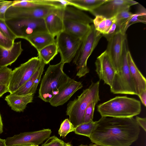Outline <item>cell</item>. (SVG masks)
<instances>
[{"mask_svg":"<svg viewBox=\"0 0 146 146\" xmlns=\"http://www.w3.org/2000/svg\"><path fill=\"white\" fill-rule=\"evenodd\" d=\"M89 138L99 146H130L138 139L139 126L133 117H102Z\"/></svg>","mask_w":146,"mask_h":146,"instance_id":"6da1fadb","label":"cell"},{"mask_svg":"<svg viewBox=\"0 0 146 146\" xmlns=\"http://www.w3.org/2000/svg\"><path fill=\"white\" fill-rule=\"evenodd\" d=\"M64 63L60 61L54 65H50L41 80L38 97L49 102L66 85L70 78L63 71Z\"/></svg>","mask_w":146,"mask_h":146,"instance_id":"7a4b0ae2","label":"cell"},{"mask_svg":"<svg viewBox=\"0 0 146 146\" xmlns=\"http://www.w3.org/2000/svg\"><path fill=\"white\" fill-rule=\"evenodd\" d=\"M97 110L102 117L129 118L139 114L141 106L135 98L117 96L98 105Z\"/></svg>","mask_w":146,"mask_h":146,"instance_id":"3957f363","label":"cell"},{"mask_svg":"<svg viewBox=\"0 0 146 146\" xmlns=\"http://www.w3.org/2000/svg\"><path fill=\"white\" fill-rule=\"evenodd\" d=\"M100 81L92 82L77 98L70 101L67 105L66 114L75 127L84 123L86 109L92 102L100 100L99 95Z\"/></svg>","mask_w":146,"mask_h":146,"instance_id":"277c9868","label":"cell"},{"mask_svg":"<svg viewBox=\"0 0 146 146\" xmlns=\"http://www.w3.org/2000/svg\"><path fill=\"white\" fill-rule=\"evenodd\" d=\"M126 36L123 40L119 70L115 73L111 86V92L114 94L137 95L135 84L129 68L127 53L129 50Z\"/></svg>","mask_w":146,"mask_h":146,"instance_id":"5b68a950","label":"cell"},{"mask_svg":"<svg viewBox=\"0 0 146 146\" xmlns=\"http://www.w3.org/2000/svg\"><path fill=\"white\" fill-rule=\"evenodd\" d=\"M84 38L74 58L76 66V75L79 78L84 76L89 72L87 63L88 59L97 45L102 35L96 30L93 25Z\"/></svg>","mask_w":146,"mask_h":146,"instance_id":"8992f818","label":"cell"},{"mask_svg":"<svg viewBox=\"0 0 146 146\" xmlns=\"http://www.w3.org/2000/svg\"><path fill=\"white\" fill-rule=\"evenodd\" d=\"M44 63L38 56L32 57L12 70L8 86L9 92L13 93L34 74Z\"/></svg>","mask_w":146,"mask_h":146,"instance_id":"52a82bcc","label":"cell"},{"mask_svg":"<svg viewBox=\"0 0 146 146\" xmlns=\"http://www.w3.org/2000/svg\"><path fill=\"white\" fill-rule=\"evenodd\" d=\"M8 27L17 38L25 39L33 34L48 32L43 19L22 18L5 20Z\"/></svg>","mask_w":146,"mask_h":146,"instance_id":"ba28073f","label":"cell"},{"mask_svg":"<svg viewBox=\"0 0 146 146\" xmlns=\"http://www.w3.org/2000/svg\"><path fill=\"white\" fill-rule=\"evenodd\" d=\"M82 40L64 31L57 35L56 43L61 61L64 64L70 63L75 56Z\"/></svg>","mask_w":146,"mask_h":146,"instance_id":"9c48e42d","label":"cell"},{"mask_svg":"<svg viewBox=\"0 0 146 146\" xmlns=\"http://www.w3.org/2000/svg\"><path fill=\"white\" fill-rule=\"evenodd\" d=\"M52 133L50 129L21 133L5 139L6 146H38L49 138Z\"/></svg>","mask_w":146,"mask_h":146,"instance_id":"30bf717a","label":"cell"},{"mask_svg":"<svg viewBox=\"0 0 146 146\" xmlns=\"http://www.w3.org/2000/svg\"><path fill=\"white\" fill-rule=\"evenodd\" d=\"M138 3L131 0H106L90 12L94 16L100 15L107 18L115 17L119 13Z\"/></svg>","mask_w":146,"mask_h":146,"instance_id":"8fae6325","label":"cell"},{"mask_svg":"<svg viewBox=\"0 0 146 146\" xmlns=\"http://www.w3.org/2000/svg\"><path fill=\"white\" fill-rule=\"evenodd\" d=\"M55 9L51 7L26 8L11 6L6 11L5 20L22 18L43 19Z\"/></svg>","mask_w":146,"mask_h":146,"instance_id":"7c38bea8","label":"cell"},{"mask_svg":"<svg viewBox=\"0 0 146 146\" xmlns=\"http://www.w3.org/2000/svg\"><path fill=\"white\" fill-rule=\"evenodd\" d=\"M95 64L100 79L111 87L116 71L106 50L97 57Z\"/></svg>","mask_w":146,"mask_h":146,"instance_id":"4fadbf2b","label":"cell"},{"mask_svg":"<svg viewBox=\"0 0 146 146\" xmlns=\"http://www.w3.org/2000/svg\"><path fill=\"white\" fill-rule=\"evenodd\" d=\"M126 36V34L119 31L108 40V43L106 50L116 72L120 68L122 44Z\"/></svg>","mask_w":146,"mask_h":146,"instance_id":"5bb4252c","label":"cell"},{"mask_svg":"<svg viewBox=\"0 0 146 146\" xmlns=\"http://www.w3.org/2000/svg\"><path fill=\"white\" fill-rule=\"evenodd\" d=\"M83 87L82 83L70 78L58 93L50 100L49 103L52 106H61L67 102L78 90Z\"/></svg>","mask_w":146,"mask_h":146,"instance_id":"9a60e30c","label":"cell"},{"mask_svg":"<svg viewBox=\"0 0 146 146\" xmlns=\"http://www.w3.org/2000/svg\"><path fill=\"white\" fill-rule=\"evenodd\" d=\"M43 19L48 32L54 37L64 31L63 19L58 9H54Z\"/></svg>","mask_w":146,"mask_h":146,"instance_id":"2e32d148","label":"cell"},{"mask_svg":"<svg viewBox=\"0 0 146 146\" xmlns=\"http://www.w3.org/2000/svg\"><path fill=\"white\" fill-rule=\"evenodd\" d=\"M23 51L20 41L14 42L11 47L9 49L0 46V68L11 65L17 60Z\"/></svg>","mask_w":146,"mask_h":146,"instance_id":"e0dca14e","label":"cell"},{"mask_svg":"<svg viewBox=\"0 0 146 146\" xmlns=\"http://www.w3.org/2000/svg\"><path fill=\"white\" fill-rule=\"evenodd\" d=\"M45 65V64L43 63L33 76L13 94L19 95L31 94H34L40 81Z\"/></svg>","mask_w":146,"mask_h":146,"instance_id":"ac0fdd59","label":"cell"},{"mask_svg":"<svg viewBox=\"0 0 146 146\" xmlns=\"http://www.w3.org/2000/svg\"><path fill=\"white\" fill-rule=\"evenodd\" d=\"M34 94L19 95L13 93L6 96L5 100L13 111L17 112H23L27 105L33 102Z\"/></svg>","mask_w":146,"mask_h":146,"instance_id":"d6986e66","label":"cell"},{"mask_svg":"<svg viewBox=\"0 0 146 146\" xmlns=\"http://www.w3.org/2000/svg\"><path fill=\"white\" fill-rule=\"evenodd\" d=\"M127 58L130 74L135 84L138 96L146 90V80L135 64L129 50L127 53Z\"/></svg>","mask_w":146,"mask_h":146,"instance_id":"ffe728a7","label":"cell"},{"mask_svg":"<svg viewBox=\"0 0 146 146\" xmlns=\"http://www.w3.org/2000/svg\"><path fill=\"white\" fill-rule=\"evenodd\" d=\"M63 20L75 21L89 24L93 19L80 10L68 5L62 9H58Z\"/></svg>","mask_w":146,"mask_h":146,"instance_id":"44dd1931","label":"cell"},{"mask_svg":"<svg viewBox=\"0 0 146 146\" xmlns=\"http://www.w3.org/2000/svg\"><path fill=\"white\" fill-rule=\"evenodd\" d=\"M64 31L82 40L90 30L91 25L75 21L63 20Z\"/></svg>","mask_w":146,"mask_h":146,"instance_id":"7402d4cb","label":"cell"},{"mask_svg":"<svg viewBox=\"0 0 146 146\" xmlns=\"http://www.w3.org/2000/svg\"><path fill=\"white\" fill-rule=\"evenodd\" d=\"M54 37L48 32H43L33 34L25 39L28 41L38 52L46 46L55 43Z\"/></svg>","mask_w":146,"mask_h":146,"instance_id":"603a6c76","label":"cell"},{"mask_svg":"<svg viewBox=\"0 0 146 146\" xmlns=\"http://www.w3.org/2000/svg\"><path fill=\"white\" fill-rule=\"evenodd\" d=\"M69 5L80 10L90 12L96 9L106 0H67Z\"/></svg>","mask_w":146,"mask_h":146,"instance_id":"cb8c5ba5","label":"cell"},{"mask_svg":"<svg viewBox=\"0 0 146 146\" xmlns=\"http://www.w3.org/2000/svg\"><path fill=\"white\" fill-rule=\"evenodd\" d=\"M116 21L115 16L107 18L102 16L97 15L93 19V23L95 29L104 36L107 34L113 24Z\"/></svg>","mask_w":146,"mask_h":146,"instance_id":"d4e9b609","label":"cell"},{"mask_svg":"<svg viewBox=\"0 0 146 146\" xmlns=\"http://www.w3.org/2000/svg\"><path fill=\"white\" fill-rule=\"evenodd\" d=\"M38 56L45 64H48L58 53L55 43L48 45L38 52Z\"/></svg>","mask_w":146,"mask_h":146,"instance_id":"484cf974","label":"cell"},{"mask_svg":"<svg viewBox=\"0 0 146 146\" xmlns=\"http://www.w3.org/2000/svg\"><path fill=\"white\" fill-rule=\"evenodd\" d=\"M129 9L123 10L115 16L116 23L119 31L125 35L128 28V25L133 14L129 11Z\"/></svg>","mask_w":146,"mask_h":146,"instance_id":"4316f807","label":"cell"},{"mask_svg":"<svg viewBox=\"0 0 146 146\" xmlns=\"http://www.w3.org/2000/svg\"><path fill=\"white\" fill-rule=\"evenodd\" d=\"M96 125V121L93 120L83 123L75 127V133L89 138Z\"/></svg>","mask_w":146,"mask_h":146,"instance_id":"83f0119b","label":"cell"},{"mask_svg":"<svg viewBox=\"0 0 146 146\" xmlns=\"http://www.w3.org/2000/svg\"><path fill=\"white\" fill-rule=\"evenodd\" d=\"M142 23L146 24V10L142 5H139L136 12L133 15L129 21L128 26L136 23Z\"/></svg>","mask_w":146,"mask_h":146,"instance_id":"f1b7e54d","label":"cell"},{"mask_svg":"<svg viewBox=\"0 0 146 146\" xmlns=\"http://www.w3.org/2000/svg\"><path fill=\"white\" fill-rule=\"evenodd\" d=\"M37 3L57 9H62L69 5L67 0H35Z\"/></svg>","mask_w":146,"mask_h":146,"instance_id":"f546056e","label":"cell"},{"mask_svg":"<svg viewBox=\"0 0 146 146\" xmlns=\"http://www.w3.org/2000/svg\"><path fill=\"white\" fill-rule=\"evenodd\" d=\"M12 6L15 7L26 8L51 7L37 3L35 1V0H15L13 1V4Z\"/></svg>","mask_w":146,"mask_h":146,"instance_id":"4dcf8cb0","label":"cell"},{"mask_svg":"<svg viewBox=\"0 0 146 146\" xmlns=\"http://www.w3.org/2000/svg\"><path fill=\"white\" fill-rule=\"evenodd\" d=\"M75 127L69 119H66L61 123L58 131V134L60 137H65L69 133L74 131Z\"/></svg>","mask_w":146,"mask_h":146,"instance_id":"1f68e13d","label":"cell"},{"mask_svg":"<svg viewBox=\"0 0 146 146\" xmlns=\"http://www.w3.org/2000/svg\"><path fill=\"white\" fill-rule=\"evenodd\" d=\"M12 71L7 67L0 68V85L8 86Z\"/></svg>","mask_w":146,"mask_h":146,"instance_id":"d6a6232c","label":"cell"},{"mask_svg":"<svg viewBox=\"0 0 146 146\" xmlns=\"http://www.w3.org/2000/svg\"><path fill=\"white\" fill-rule=\"evenodd\" d=\"M0 31L6 37L13 41L17 38L16 36L7 24L5 20L0 19Z\"/></svg>","mask_w":146,"mask_h":146,"instance_id":"836d02e7","label":"cell"},{"mask_svg":"<svg viewBox=\"0 0 146 146\" xmlns=\"http://www.w3.org/2000/svg\"><path fill=\"white\" fill-rule=\"evenodd\" d=\"M97 103L95 102H92L87 107L84 112V123L93 120L95 107Z\"/></svg>","mask_w":146,"mask_h":146,"instance_id":"e575fe53","label":"cell"},{"mask_svg":"<svg viewBox=\"0 0 146 146\" xmlns=\"http://www.w3.org/2000/svg\"><path fill=\"white\" fill-rule=\"evenodd\" d=\"M67 143L55 136L50 137L41 146H66Z\"/></svg>","mask_w":146,"mask_h":146,"instance_id":"d590c367","label":"cell"},{"mask_svg":"<svg viewBox=\"0 0 146 146\" xmlns=\"http://www.w3.org/2000/svg\"><path fill=\"white\" fill-rule=\"evenodd\" d=\"M13 1H5L0 4V19L5 21V15L7 9L12 5Z\"/></svg>","mask_w":146,"mask_h":146,"instance_id":"8d00e7d4","label":"cell"},{"mask_svg":"<svg viewBox=\"0 0 146 146\" xmlns=\"http://www.w3.org/2000/svg\"><path fill=\"white\" fill-rule=\"evenodd\" d=\"M13 41L5 36L0 31V46L7 49L11 48Z\"/></svg>","mask_w":146,"mask_h":146,"instance_id":"74e56055","label":"cell"},{"mask_svg":"<svg viewBox=\"0 0 146 146\" xmlns=\"http://www.w3.org/2000/svg\"><path fill=\"white\" fill-rule=\"evenodd\" d=\"M136 121L140 126H141L146 132V119L145 117L141 118L136 116L135 119Z\"/></svg>","mask_w":146,"mask_h":146,"instance_id":"f35d334b","label":"cell"},{"mask_svg":"<svg viewBox=\"0 0 146 146\" xmlns=\"http://www.w3.org/2000/svg\"><path fill=\"white\" fill-rule=\"evenodd\" d=\"M138 96L140 98L142 104L145 107H146V90L142 91L138 95Z\"/></svg>","mask_w":146,"mask_h":146,"instance_id":"ab89813d","label":"cell"},{"mask_svg":"<svg viewBox=\"0 0 146 146\" xmlns=\"http://www.w3.org/2000/svg\"><path fill=\"white\" fill-rule=\"evenodd\" d=\"M9 92L8 86L3 85H0V98L4 94Z\"/></svg>","mask_w":146,"mask_h":146,"instance_id":"60d3db41","label":"cell"},{"mask_svg":"<svg viewBox=\"0 0 146 146\" xmlns=\"http://www.w3.org/2000/svg\"><path fill=\"white\" fill-rule=\"evenodd\" d=\"M3 125L0 113V134L3 132Z\"/></svg>","mask_w":146,"mask_h":146,"instance_id":"b9f144b4","label":"cell"},{"mask_svg":"<svg viewBox=\"0 0 146 146\" xmlns=\"http://www.w3.org/2000/svg\"><path fill=\"white\" fill-rule=\"evenodd\" d=\"M0 146H6L5 139H2L0 138Z\"/></svg>","mask_w":146,"mask_h":146,"instance_id":"7bdbcfd3","label":"cell"},{"mask_svg":"<svg viewBox=\"0 0 146 146\" xmlns=\"http://www.w3.org/2000/svg\"><path fill=\"white\" fill-rule=\"evenodd\" d=\"M89 146H99L95 144L91 143L89 145Z\"/></svg>","mask_w":146,"mask_h":146,"instance_id":"ee69618b","label":"cell"},{"mask_svg":"<svg viewBox=\"0 0 146 146\" xmlns=\"http://www.w3.org/2000/svg\"><path fill=\"white\" fill-rule=\"evenodd\" d=\"M66 146H72V145L69 143H67Z\"/></svg>","mask_w":146,"mask_h":146,"instance_id":"f6af8a7d","label":"cell"},{"mask_svg":"<svg viewBox=\"0 0 146 146\" xmlns=\"http://www.w3.org/2000/svg\"><path fill=\"white\" fill-rule=\"evenodd\" d=\"M5 1V0H0V4L4 2Z\"/></svg>","mask_w":146,"mask_h":146,"instance_id":"bcb514c9","label":"cell"},{"mask_svg":"<svg viewBox=\"0 0 146 146\" xmlns=\"http://www.w3.org/2000/svg\"><path fill=\"white\" fill-rule=\"evenodd\" d=\"M78 146H89V145H84L83 144H81L80 145H79Z\"/></svg>","mask_w":146,"mask_h":146,"instance_id":"7dc6e473","label":"cell"},{"mask_svg":"<svg viewBox=\"0 0 146 146\" xmlns=\"http://www.w3.org/2000/svg\"><path fill=\"white\" fill-rule=\"evenodd\" d=\"M33 146L30 145H24V146Z\"/></svg>","mask_w":146,"mask_h":146,"instance_id":"c3c4849f","label":"cell"},{"mask_svg":"<svg viewBox=\"0 0 146 146\" xmlns=\"http://www.w3.org/2000/svg\"></svg>","mask_w":146,"mask_h":146,"instance_id":"681fc988","label":"cell"}]
</instances>
